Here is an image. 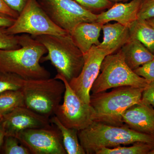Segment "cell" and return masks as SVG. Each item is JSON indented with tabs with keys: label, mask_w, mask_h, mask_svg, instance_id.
Returning a JSON list of instances; mask_svg holds the SVG:
<instances>
[{
	"label": "cell",
	"mask_w": 154,
	"mask_h": 154,
	"mask_svg": "<svg viewBox=\"0 0 154 154\" xmlns=\"http://www.w3.org/2000/svg\"><path fill=\"white\" fill-rule=\"evenodd\" d=\"M18 37L21 47L0 49V70L25 80L50 78L49 72L40 64L42 57L47 53L46 48L29 34H19Z\"/></svg>",
	"instance_id": "cell-1"
},
{
	"label": "cell",
	"mask_w": 154,
	"mask_h": 154,
	"mask_svg": "<svg viewBox=\"0 0 154 154\" xmlns=\"http://www.w3.org/2000/svg\"><path fill=\"white\" fill-rule=\"evenodd\" d=\"M80 143L86 154H94L103 148L116 147L137 142L154 145V137L131 129L125 124L115 126L94 121L85 129L79 131Z\"/></svg>",
	"instance_id": "cell-2"
},
{
	"label": "cell",
	"mask_w": 154,
	"mask_h": 154,
	"mask_svg": "<svg viewBox=\"0 0 154 154\" xmlns=\"http://www.w3.org/2000/svg\"><path fill=\"white\" fill-rule=\"evenodd\" d=\"M33 37L43 44L47 50V55L42 57L40 62L50 61L57 73L63 76L69 82L80 74L85 57L69 33Z\"/></svg>",
	"instance_id": "cell-3"
},
{
	"label": "cell",
	"mask_w": 154,
	"mask_h": 154,
	"mask_svg": "<svg viewBox=\"0 0 154 154\" xmlns=\"http://www.w3.org/2000/svg\"><path fill=\"white\" fill-rule=\"evenodd\" d=\"M144 89L123 86L114 88L110 92L91 95L90 105L95 112L94 121L115 126L124 125L122 114L130 107L141 102Z\"/></svg>",
	"instance_id": "cell-4"
},
{
	"label": "cell",
	"mask_w": 154,
	"mask_h": 154,
	"mask_svg": "<svg viewBox=\"0 0 154 154\" xmlns=\"http://www.w3.org/2000/svg\"><path fill=\"white\" fill-rule=\"evenodd\" d=\"M21 91L25 107L49 118L60 104L65 86L54 78L25 80Z\"/></svg>",
	"instance_id": "cell-5"
},
{
	"label": "cell",
	"mask_w": 154,
	"mask_h": 154,
	"mask_svg": "<svg viewBox=\"0 0 154 154\" xmlns=\"http://www.w3.org/2000/svg\"><path fill=\"white\" fill-rule=\"evenodd\" d=\"M137 74L127 65L119 50L108 54L102 61L100 73L91 88L92 94L105 92L111 88L123 86L145 88L150 84Z\"/></svg>",
	"instance_id": "cell-6"
},
{
	"label": "cell",
	"mask_w": 154,
	"mask_h": 154,
	"mask_svg": "<svg viewBox=\"0 0 154 154\" xmlns=\"http://www.w3.org/2000/svg\"><path fill=\"white\" fill-rule=\"evenodd\" d=\"M7 30L9 34L12 35L25 33L33 37L42 35H61L68 33L53 22L37 0H28L14 24L7 28Z\"/></svg>",
	"instance_id": "cell-7"
},
{
	"label": "cell",
	"mask_w": 154,
	"mask_h": 154,
	"mask_svg": "<svg viewBox=\"0 0 154 154\" xmlns=\"http://www.w3.org/2000/svg\"><path fill=\"white\" fill-rule=\"evenodd\" d=\"M54 78L62 81L65 86L63 102L58 106L54 115L66 127L79 131L85 129L95 121L94 108L80 99L63 76L57 73Z\"/></svg>",
	"instance_id": "cell-8"
},
{
	"label": "cell",
	"mask_w": 154,
	"mask_h": 154,
	"mask_svg": "<svg viewBox=\"0 0 154 154\" xmlns=\"http://www.w3.org/2000/svg\"><path fill=\"white\" fill-rule=\"evenodd\" d=\"M53 22L69 34L82 22H96L97 14L75 0H37Z\"/></svg>",
	"instance_id": "cell-9"
},
{
	"label": "cell",
	"mask_w": 154,
	"mask_h": 154,
	"mask_svg": "<svg viewBox=\"0 0 154 154\" xmlns=\"http://www.w3.org/2000/svg\"><path fill=\"white\" fill-rule=\"evenodd\" d=\"M16 137L31 154H67L60 131L55 125L25 130Z\"/></svg>",
	"instance_id": "cell-10"
},
{
	"label": "cell",
	"mask_w": 154,
	"mask_h": 154,
	"mask_svg": "<svg viewBox=\"0 0 154 154\" xmlns=\"http://www.w3.org/2000/svg\"><path fill=\"white\" fill-rule=\"evenodd\" d=\"M111 54L109 51L93 45L84 55L85 62L80 74L69 82L75 93L87 104L90 105L91 88L100 73L102 61Z\"/></svg>",
	"instance_id": "cell-11"
},
{
	"label": "cell",
	"mask_w": 154,
	"mask_h": 154,
	"mask_svg": "<svg viewBox=\"0 0 154 154\" xmlns=\"http://www.w3.org/2000/svg\"><path fill=\"white\" fill-rule=\"evenodd\" d=\"M49 119L22 106L3 115L2 125L5 136L16 137L22 131L49 126Z\"/></svg>",
	"instance_id": "cell-12"
},
{
	"label": "cell",
	"mask_w": 154,
	"mask_h": 154,
	"mask_svg": "<svg viewBox=\"0 0 154 154\" xmlns=\"http://www.w3.org/2000/svg\"><path fill=\"white\" fill-rule=\"evenodd\" d=\"M122 120L131 129L154 137V108L152 105L141 101L125 111Z\"/></svg>",
	"instance_id": "cell-13"
},
{
	"label": "cell",
	"mask_w": 154,
	"mask_h": 154,
	"mask_svg": "<svg viewBox=\"0 0 154 154\" xmlns=\"http://www.w3.org/2000/svg\"><path fill=\"white\" fill-rule=\"evenodd\" d=\"M141 0H131L127 2L116 3L107 11L97 14L96 22L103 25L111 21L128 26L137 19Z\"/></svg>",
	"instance_id": "cell-14"
},
{
	"label": "cell",
	"mask_w": 154,
	"mask_h": 154,
	"mask_svg": "<svg viewBox=\"0 0 154 154\" xmlns=\"http://www.w3.org/2000/svg\"><path fill=\"white\" fill-rule=\"evenodd\" d=\"M102 25L96 22H82L77 25L70 33L77 47L85 54L93 45H99Z\"/></svg>",
	"instance_id": "cell-15"
},
{
	"label": "cell",
	"mask_w": 154,
	"mask_h": 154,
	"mask_svg": "<svg viewBox=\"0 0 154 154\" xmlns=\"http://www.w3.org/2000/svg\"><path fill=\"white\" fill-rule=\"evenodd\" d=\"M104 37L98 46L107 50L111 53L119 50L131 39L129 28L119 23L106 24L102 25Z\"/></svg>",
	"instance_id": "cell-16"
},
{
	"label": "cell",
	"mask_w": 154,
	"mask_h": 154,
	"mask_svg": "<svg viewBox=\"0 0 154 154\" xmlns=\"http://www.w3.org/2000/svg\"><path fill=\"white\" fill-rule=\"evenodd\" d=\"M120 50L127 65L133 71L154 59V54L136 39H131Z\"/></svg>",
	"instance_id": "cell-17"
},
{
	"label": "cell",
	"mask_w": 154,
	"mask_h": 154,
	"mask_svg": "<svg viewBox=\"0 0 154 154\" xmlns=\"http://www.w3.org/2000/svg\"><path fill=\"white\" fill-rule=\"evenodd\" d=\"M50 123L59 130L62 137L64 147L68 154H85L80 143L78 130L69 128L63 125L55 115L49 119Z\"/></svg>",
	"instance_id": "cell-18"
},
{
	"label": "cell",
	"mask_w": 154,
	"mask_h": 154,
	"mask_svg": "<svg viewBox=\"0 0 154 154\" xmlns=\"http://www.w3.org/2000/svg\"><path fill=\"white\" fill-rule=\"evenodd\" d=\"M128 27L131 39L140 42L154 54V28L147 21L137 19Z\"/></svg>",
	"instance_id": "cell-19"
},
{
	"label": "cell",
	"mask_w": 154,
	"mask_h": 154,
	"mask_svg": "<svg viewBox=\"0 0 154 154\" xmlns=\"http://www.w3.org/2000/svg\"><path fill=\"white\" fill-rule=\"evenodd\" d=\"M25 106L21 90L0 93V115L10 113L17 107Z\"/></svg>",
	"instance_id": "cell-20"
},
{
	"label": "cell",
	"mask_w": 154,
	"mask_h": 154,
	"mask_svg": "<svg viewBox=\"0 0 154 154\" xmlns=\"http://www.w3.org/2000/svg\"><path fill=\"white\" fill-rule=\"evenodd\" d=\"M154 149V145L143 142H137L130 146H120L116 147L103 148L95 154H149Z\"/></svg>",
	"instance_id": "cell-21"
},
{
	"label": "cell",
	"mask_w": 154,
	"mask_h": 154,
	"mask_svg": "<svg viewBox=\"0 0 154 154\" xmlns=\"http://www.w3.org/2000/svg\"><path fill=\"white\" fill-rule=\"evenodd\" d=\"M24 81L17 75L0 70V93L7 91L21 90Z\"/></svg>",
	"instance_id": "cell-22"
},
{
	"label": "cell",
	"mask_w": 154,
	"mask_h": 154,
	"mask_svg": "<svg viewBox=\"0 0 154 154\" xmlns=\"http://www.w3.org/2000/svg\"><path fill=\"white\" fill-rule=\"evenodd\" d=\"M4 154H30V150L20 143L17 137L5 136L0 150Z\"/></svg>",
	"instance_id": "cell-23"
},
{
	"label": "cell",
	"mask_w": 154,
	"mask_h": 154,
	"mask_svg": "<svg viewBox=\"0 0 154 154\" xmlns=\"http://www.w3.org/2000/svg\"><path fill=\"white\" fill-rule=\"evenodd\" d=\"M20 47L18 35L9 34L7 28H0V49H15Z\"/></svg>",
	"instance_id": "cell-24"
},
{
	"label": "cell",
	"mask_w": 154,
	"mask_h": 154,
	"mask_svg": "<svg viewBox=\"0 0 154 154\" xmlns=\"http://www.w3.org/2000/svg\"><path fill=\"white\" fill-rule=\"evenodd\" d=\"M77 2L92 13L103 11L113 5L108 0H75ZM95 14V13H94Z\"/></svg>",
	"instance_id": "cell-25"
},
{
	"label": "cell",
	"mask_w": 154,
	"mask_h": 154,
	"mask_svg": "<svg viewBox=\"0 0 154 154\" xmlns=\"http://www.w3.org/2000/svg\"><path fill=\"white\" fill-rule=\"evenodd\" d=\"M154 17V0H141L138 19L148 20Z\"/></svg>",
	"instance_id": "cell-26"
},
{
	"label": "cell",
	"mask_w": 154,
	"mask_h": 154,
	"mask_svg": "<svg viewBox=\"0 0 154 154\" xmlns=\"http://www.w3.org/2000/svg\"><path fill=\"white\" fill-rule=\"evenodd\" d=\"M134 71L150 83L154 82V59L139 67Z\"/></svg>",
	"instance_id": "cell-27"
},
{
	"label": "cell",
	"mask_w": 154,
	"mask_h": 154,
	"mask_svg": "<svg viewBox=\"0 0 154 154\" xmlns=\"http://www.w3.org/2000/svg\"><path fill=\"white\" fill-rule=\"evenodd\" d=\"M141 101L154 107V82L150 83L144 89Z\"/></svg>",
	"instance_id": "cell-28"
},
{
	"label": "cell",
	"mask_w": 154,
	"mask_h": 154,
	"mask_svg": "<svg viewBox=\"0 0 154 154\" xmlns=\"http://www.w3.org/2000/svg\"><path fill=\"white\" fill-rule=\"evenodd\" d=\"M28 0H4L10 8L19 14L26 5Z\"/></svg>",
	"instance_id": "cell-29"
},
{
	"label": "cell",
	"mask_w": 154,
	"mask_h": 154,
	"mask_svg": "<svg viewBox=\"0 0 154 154\" xmlns=\"http://www.w3.org/2000/svg\"><path fill=\"white\" fill-rule=\"evenodd\" d=\"M0 13L6 14L16 19L19 15L17 12L10 8L6 5L4 0H0Z\"/></svg>",
	"instance_id": "cell-30"
},
{
	"label": "cell",
	"mask_w": 154,
	"mask_h": 154,
	"mask_svg": "<svg viewBox=\"0 0 154 154\" xmlns=\"http://www.w3.org/2000/svg\"><path fill=\"white\" fill-rule=\"evenodd\" d=\"M16 19L0 13V28H8L13 25Z\"/></svg>",
	"instance_id": "cell-31"
},
{
	"label": "cell",
	"mask_w": 154,
	"mask_h": 154,
	"mask_svg": "<svg viewBox=\"0 0 154 154\" xmlns=\"http://www.w3.org/2000/svg\"><path fill=\"white\" fill-rule=\"evenodd\" d=\"M2 117L0 118V150L4 143L5 138V134L2 125Z\"/></svg>",
	"instance_id": "cell-32"
},
{
	"label": "cell",
	"mask_w": 154,
	"mask_h": 154,
	"mask_svg": "<svg viewBox=\"0 0 154 154\" xmlns=\"http://www.w3.org/2000/svg\"><path fill=\"white\" fill-rule=\"evenodd\" d=\"M146 20L154 28V17Z\"/></svg>",
	"instance_id": "cell-33"
},
{
	"label": "cell",
	"mask_w": 154,
	"mask_h": 154,
	"mask_svg": "<svg viewBox=\"0 0 154 154\" xmlns=\"http://www.w3.org/2000/svg\"><path fill=\"white\" fill-rule=\"evenodd\" d=\"M108 1H110L113 4L116 3L121 2H124V0H108Z\"/></svg>",
	"instance_id": "cell-34"
},
{
	"label": "cell",
	"mask_w": 154,
	"mask_h": 154,
	"mask_svg": "<svg viewBox=\"0 0 154 154\" xmlns=\"http://www.w3.org/2000/svg\"><path fill=\"white\" fill-rule=\"evenodd\" d=\"M149 154H154V149L152 150L149 153Z\"/></svg>",
	"instance_id": "cell-35"
},
{
	"label": "cell",
	"mask_w": 154,
	"mask_h": 154,
	"mask_svg": "<svg viewBox=\"0 0 154 154\" xmlns=\"http://www.w3.org/2000/svg\"><path fill=\"white\" fill-rule=\"evenodd\" d=\"M131 1V0H124V2H128V1Z\"/></svg>",
	"instance_id": "cell-36"
},
{
	"label": "cell",
	"mask_w": 154,
	"mask_h": 154,
	"mask_svg": "<svg viewBox=\"0 0 154 154\" xmlns=\"http://www.w3.org/2000/svg\"><path fill=\"white\" fill-rule=\"evenodd\" d=\"M2 116L0 115V118H2Z\"/></svg>",
	"instance_id": "cell-37"
}]
</instances>
